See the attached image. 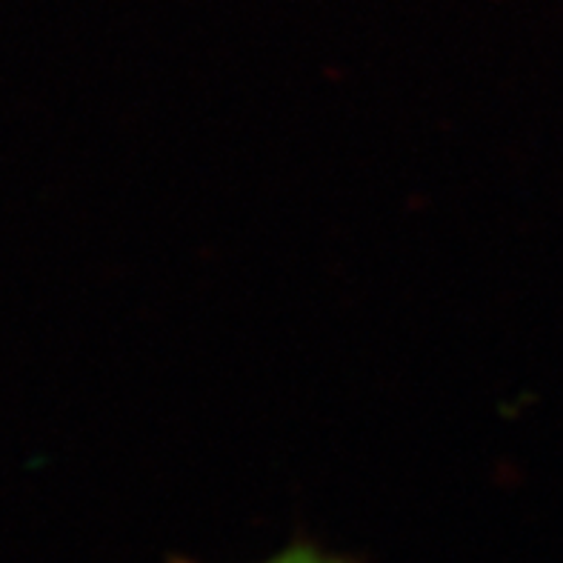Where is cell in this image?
I'll return each instance as SVG.
<instances>
[{
	"label": "cell",
	"instance_id": "obj_1",
	"mask_svg": "<svg viewBox=\"0 0 563 563\" xmlns=\"http://www.w3.org/2000/svg\"><path fill=\"white\" fill-rule=\"evenodd\" d=\"M169 563H200V561H192V558H172ZM261 563H357V561L350 555H341V552L323 550V547H318L314 541H295Z\"/></svg>",
	"mask_w": 563,
	"mask_h": 563
}]
</instances>
